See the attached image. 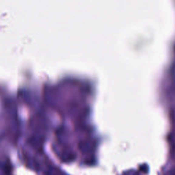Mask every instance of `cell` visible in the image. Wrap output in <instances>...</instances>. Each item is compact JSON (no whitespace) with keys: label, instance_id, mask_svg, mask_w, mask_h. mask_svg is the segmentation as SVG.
<instances>
[{"label":"cell","instance_id":"obj_1","mask_svg":"<svg viewBox=\"0 0 175 175\" xmlns=\"http://www.w3.org/2000/svg\"><path fill=\"white\" fill-rule=\"evenodd\" d=\"M125 175H137L136 172H133V171H129L128 172H126V173Z\"/></svg>","mask_w":175,"mask_h":175}]
</instances>
